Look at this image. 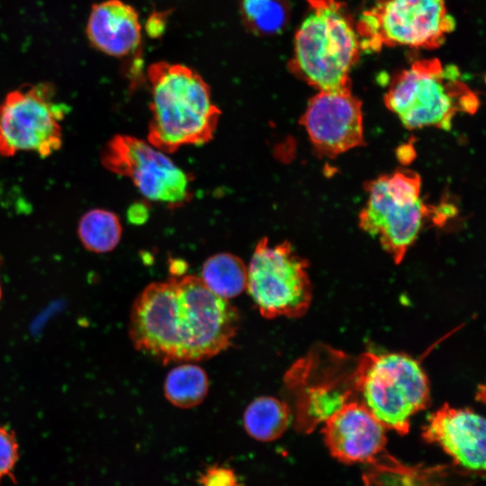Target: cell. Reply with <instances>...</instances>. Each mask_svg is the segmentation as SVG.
<instances>
[{"label":"cell","instance_id":"obj_1","mask_svg":"<svg viewBox=\"0 0 486 486\" xmlns=\"http://www.w3.org/2000/svg\"><path fill=\"white\" fill-rule=\"evenodd\" d=\"M239 314L200 277L175 275L149 284L135 299L129 335L134 347L163 364L211 358L226 350Z\"/></svg>","mask_w":486,"mask_h":486},{"label":"cell","instance_id":"obj_2","mask_svg":"<svg viewBox=\"0 0 486 486\" xmlns=\"http://www.w3.org/2000/svg\"><path fill=\"white\" fill-rule=\"evenodd\" d=\"M148 79L151 93L148 142L172 153L212 139L220 110L197 72L182 64L159 61L148 67Z\"/></svg>","mask_w":486,"mask_h":486},{"label":"cell","instance_id":"obj_3","mask_svg":"<svg viewBox=\"0 0 486 486\" xmlns=\"http://www.w3.org/2000/svg\"><path fill=\"white\" fill-rule=\"evenodd\" d=\"M309 13L294 36L288 68L319 91L351 88L349 74L362 52L353 16L338 0H307Z\"/></svg>","mask_w":486,"mask_h":486},{"label":"cell","instance_id":"obj_4","mask_svg":"<svg viewBox=\"0 0 486 486\" xmlns=\"http://www.w3.org/2000/svg\"><path fill=\"white\" fill-rule=\"evenodd\" d=\"M384 103L409 130L432 126L448 130L458 112L472 114L479 108L478 95L458 68L437 58L416 60L394 75Z\"/></svg>","mask_w":486,"mask_h":486},{"label":"cell","instance_id":"obj_5","mask_svg":"<svg viewBox=\"0 0 486 486\" xmlns=\"http://www.w3.org/2000/svg\"><path fill=\"white\" fill-rule=\"evenodd\" d=\"M357 400L382 424L400 435L429 403V382L419 363L403 353L360 356L354 368Z\"/></svg>","mask_w":486,"mask_h":486},{"label":"cell","instance_id":"obj_6","mask_svg":"<svg viewBox=\"0 0 486 486\" xmlns=\"http://www.w3.org/2000/svg\"><path fill=\"white\" fill-rule=\"evenodd\" d=\"M364 190L368 199L359 213V226L400 264L428 215L420 197L421 178L414 171L398 170L366 182Z\"/></svg>","mask_w":486,"mask_h":486},{"label":"cell","instance_id":"obj_7","mask_svg":"<svg viewBox=\"0 0 486 486\" xmlns=\"http://www.w3.org/2000/svg\"><path fill=\"white\" fill-rule=\"evenodd\" d=\"M454 28L445 0H376L356 23L362 51L383 46L436 49Z\"/></svg>","mask_w":486,"mask_h":486},{"label":"cell","instance_id":"obj_8","mask_svg":"<svg viewBox=\"0 0 486 486\" xmlns=\"http://www.w3.org/2000/svg\"><path fill=\"white\" fill-rule=\"evenodd\" d=\"M308 267L289 242L271 245L266 238L257 242L247 267L246 289L264 318L306 313L312 298Z\"/></svg>","mask_w":486,"mask_h":486},{"label":"cell","instance_id":"obj_9","mask_svg":"<svg viewBox=\"0 0 486 486\" xmlns=\"http://www.w3.org/2000/svg\"><path fill=\"white\" fill-rule=\"evenodd\" d=\"M68 106L55 100L52 86L38 84L7 94L0 104V154L32 151L45 158L60 148V122Z\"/></svg>","mask_w":486,"mask_h":486},{"label":"cell","instance_id":"obj_10","mask_svg":"<svg viewBox=\"0 0 486 486\" xmlns=\"http://www.w3.org/2000/svg\"><path fill=\"white\" fill-rule=\"evenodd\" d=\"M101 160L109 171L129 177L148 200L170 208L190 200V176L149 142L116 135L105 145Z\"/></svg>","mask_w":486,"mask_h":486},{"label":"cell","instance_id":"obj_11","mask_svg":"<svg viewBox=\"0 0 486 486\" xmlns=\"http://www.w3.org/2000/svg\"><path fill=\"white\" fill-rule=\"evenodd\" d=\"M300 124L323 157L333 158L364 144L362 102L351 88L319 91L309 100Z\"/></svg>","mask_w":486,"mask_h":486},{"label":"cell","instance_id":"obj_12","mask_svg":"<svg viewBox=\"0 0 486 486\" xmlns=\"http://www.w3.org/2000/svg\"><path fill=\"white\" fill-rule=\"evenodd\" d=\"M485 433L482 416L471 409L445 404L428 418L422 437L439 446L454 464L479 474L485 469Z\"/></svg>","mask_w":486,"mask_h":486},{"label":"cell","instance_id":"obj_13","mask_svg":"<svg viewBox=\"0 0 486 486\" xmlns=\"http://www.w3.org/2000/svg\"><path fill=\"white\" fill-rule=\"evenodd\" d=\"M324 425L326 446L339 462L368 464L384 450L386 428L357 400L346 403Z\"/></svg>","mask_w":486,"mask_h":486},{"label":"cell","instance_id":"obj_14","mask_svg":"<svg viewBox=\"0 0 486 486\" xmlns=\"http://www.w3.org/2000/svg\"><path fill=\"white\" fill-rule=\"evenodd\" d=\"M97 50L116 58L133 54L141 43V24L134 7L122 0H105L92 6L86 28Z\"/></svg>","mask_w":486,"mask_h":486},{"label":"cell","instance_id":"obj_15","mask_svg":"<svg viewBox=\"0 0 486 486\" xmlns=\"http://www.w3.org/2000/svg\"><path fill=\"white\" fill-rule=\"evenodd\" d=\"M336 365L323 370L314 382L302 383L295 404L294 425L298 431H313L346 403L356 400L354 369L348 374L346 370L340 374Z\"/></svg>","mask_w":486,"mask_h":486},{"label":"cell","instance_id":"obj_16","mask_svg":"<svg viewBox=\"0 0 486 486\" xmlns=\"http://www.w3.org/2000/svg\"><path fill=\"white\" fill-rule=\"evenodd\" d=\"M474 473L455 464L409 465L382 453L368 463L364 486H472Z\"/></svg>","mask_w":486,"mask_h":486},{"label":"cell","instance_id":"obj_17","mask_svg":"<svg viewBox=\"0 0 486 486\" xmlns=\"http://www.w3.org/2000/svg\"><path fill=\"white\" fill-rule=\"evenodd\" d=\"M290 420L291 410L287 403L272 396L256 398L243 415L247 433L262 442L279 438L287 429Z\"/></svg>","mask_w":486,"mask_h":486},{"label":"cell","instance_id":"obj_18","mask_svg":"<svg viewBox=\"0 0 486 486\" xmlns=\"http://www.w3.org/2000/svg\"><path fill=\"white\" fill-rule=\"evenodd\" d=\"M200 278L212 293L229 301L246 290L248 269L237 256L218 253L204 262Z\"/></svg>","mask_w":486,"mask_h":486},{"label":"cell","instance_id":"obj_19","mask_svg":"<svg viewBox=\"0 0 486 486\" xmlns=\"http://www.w3.org/2000/svg\"><path fill=\"white\" fill-rule=\"evenodd\" d=\"M209 380L205 371L189 362L169 371L164 382V394L174 406L190 409L199 405L207 395Z\"/></svg>","mask_w":486,"mask_h":486},{"label":"cell","instance_id":"obj_20","mask_svg":"<svg viewBox=\"0 0 486 486\" xmlns=\"http://www.w3.org/2000/svg\"><path fill=\"white\" fill-rule=\"evenodd\" d=\"M239 11L245 28L256 36L281 33L290 14L289 0H239Z\"/></svg>","mask_w":486,"mask_h":486},{"label":"cell","instance_id":"obj_21","mask_svg":"<svg viewBox=\"0 0 486 486\" xmlns=\"http://www.w3.org/2000/svg\"><path fill=\"white\" fill-rule=\"evenodd\" d=\"M122 231L118 216L104 209H94L86 212L77 228L83 246L95 253L113 250L121 239Z\"/></svg>","mask_w":486,"mask_h":486},{"label":"cell","instance_id":"obj_22","mask_svg":"<svg viewBox=\"0 0 486 486\" xmlns=\"http://www.w3.org/2000/svg\"><path fill=\"white\" fill-rule=\"evenodd\" d=\"M18 456L19 446L14 433L0 426V483L3 478L13 477Z\"/></svg>","mask_w":486,"mask_h":486},{"label":"cell","instance_id":"obj_23","mask_svg":"<svg viewBox=\"0 0 486 486\" xmlns=\"http://www.w3.org/2000/svg\"><path fill=\"white\" fill-rule=\"evenodd\" d=\"M199 482L202 486H239L234 470L223 465L208 467L201 474Z\"/></svg>","mask_w":486,"mask_h":486},{"label":"cell","instance_id":"obj_24","mask_svg":"<svg viewBox=\"0 0 486 486\" xmlns=\"http://www.w3.org/2000/svg\"><path fill=\"white\" fill-rule=\"evenodd\" d=\"M167 12H154L146 22L145 29L150 38L160 37L166 29Z\"/></svg>","mask_w":486,"mask_h":486},{"label":"cell","instance_id":"obj_25","mask_svg":"<svg viewBox=\"0 0 486 486\" xmlns=\"http://www.w3.org/2000/svg\"><path fill=\"white\" fill-rule=\"evenodd\" d=\"M129 220L132 223H142L148 218V208L142 203L133 204L128 212Z\"/></svg>","mask_w":486,"mask_h":486},{"label":"cell","instance_id":"obj_26","mask_svg":"<svg viewBox=\"0 0 486 486\" xmlns=\"http://www.w3.org/2000/svg\"><path fill=\"white\" fill-rule=\"evenodd\" d=\"M2 298V289H1V285H0V300Z\"/></svg>","mask_w":486,"mask_h":486}]
</instances>
